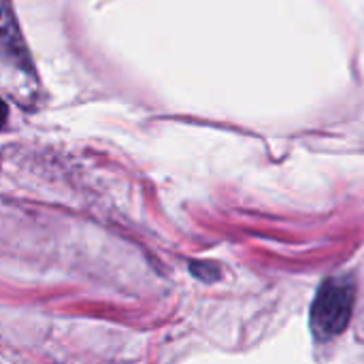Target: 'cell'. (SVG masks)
<instances>
[{"label":"cell","mask_w":364,"mask_h":364,"mask_svg":"<svg viewBox=\"0 0 364 364\" xmlns=\"http://www.w3.org/2000/svg\"><path fill=\"white\" fill-rule=\"evenodd\" d=\"M354 279L348 275L328 277L320 284L309 314V326L316 339L328 341L348 328L354 309Z\"/></svg>","instance_id":"6da1fadb"},{"label":"cell","mask_w":364,"mask_h":364,"mask_svg":"<svg viewBox=\"0 0 364 364\" xmlns=\"http://www.w3.org/2000/svg\"><path fill=\"white\" fill-rule=\"evenodd\" d=\"M192 273L196 277H200L203 282H213L218 277V269L215 267H207V264H192Z\"/></svg>","instance_id":"7a4b0ae2"},{"label":"cell","mask_w":364,"mask_h":364,"mask_svg":"<svg viewBox=\"0 0 364 364\" xmlns=\"http://www.w3.org/2000/svg\"><path fill=\"white\" fill-rule=\"evenodd\" d=\"M4 119H6V105L0 100V126L4 124Z\"/></svg>","instance_id":"3957f363"}]
</instances>
